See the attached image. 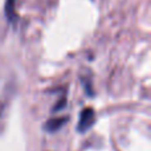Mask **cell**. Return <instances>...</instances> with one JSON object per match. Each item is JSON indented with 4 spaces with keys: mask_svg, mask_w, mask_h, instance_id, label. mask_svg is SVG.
<instances>
[{
    "mask_svg": "<svg viewBox=\"0 0 151 151\" xmlns=\"http://www.w3.org/2000/svg\"><path fill=\"white\" fill-rule=\"evenodd\" d=\"M96 122V113L91 107H85L80 114V121H78V131L80 133H85L88 131Z\"/></svg>",
    "mask_w": 151,
    "mask_h": 151,
    "instance_id": "6da1fadb",
    "label": "cell"
},
{
    "mask_svg": "<svg viewBox=\"0 0 151 151\" xmlns=\"http://www.w3.org/2000/svg\"><path fill=\"white\" fill-rule=\"evenodd\" d=\"M68 121L66 117H56V118H52L49 119L47 123H45V129L48 131H56L58 129H61L64 126V123Z\"/></svg>",
    "mask_w": 151,
    "mask_h": 151,
    "instance_id": "7a4b0ae2",
    "label": "cell"
},
{
    "mask_svg": "<svg viewBox=\"0 0 151 151\" xmlns=\"http://www.w3.org/2000/svg\"><path fill=\"white\" fill-rule=\"evenodd\" d=\"M16 5H17V0H7L5 1V13L9 21L15 20L16 17Z\"/></svg>",
    "mask_w": 151,
    "mask_h": 151,
    "instance_id": "3957f363",
    "label": "cell"
}]
</instances>
